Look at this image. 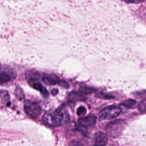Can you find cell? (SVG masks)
Here are the masks:
<instances>
[{
    "mask_svg": "<svg viewBox=\"0 0 146 146\" xmlns=\"http://www.w3.org/2000/svg\"><path fill=\"white\" fill-rule=\"evenodd\" d=\"M57 92H58V90L56 89H54L53 91H52V93L53 94H57Z\"/></svg>",
    "mask_w": 146,
    "mask_h": 146,
    "instance_id": "obj_19",
    "label": "cell"
},
{
    "mask_svg": "<svg viewBox=\"0 0 146 146\" xmlns=\"http://www.w3.org/2000/svg\"><path fill=\"white\" fill-rule=\"evenodd\" d=\"M125 120L119 119L110 122L106 127L107 134L111 137L115 138L120 135L125 126Z\"/></svg>",
    "mask_w": 146,
    "mask_h": 146,
    "instance_id": "obj_2",
    "label": "cell"
},
{
    "mask_svg": "<svg viewBox=\"0 0 146 146\" xmlns=\"http://www.w3.org/2000/svg\"><path fill=\"white\" fill-rule=\"evenodd\" d=\"M28 82H29V85L31 87H32L33 88H34V89H35L36 90H38V91H39L44 97H45V98L48 97L49 94H48V91L39 82V80L36 78L31 77L29 79Z\"/></svg>",
    "mask_w": 146,
    "mask_h": 146,
    "instance_id": "obj_6",
    "label": "cell"
},
{
    "mask_svg": "<svg viewBox=\"0 0 146 146\" xmlns=\"http://www.w3.org/2000/svg\"><path fill=\"white\" fill-rule=\"evenodd\" d=\"M127 3H138L143 2L144 0H121Z\"/></svg>",
    "mask_w": 146,
    "mask_h": 146,
    "instance_id": "obj_18",
    "label": "cell"
},
{
    "mask_svg": "<svg viewBox=\"0 0 146 146\" xmlns=\"http://www.w3.org/2000/svg\"><path fill=\"white\" fill-rule=\"evenodd\" d=\"M14 78V74L9 70L0 68V85L3 84L10 81Z\"/></svg>",
    "mask_w": 146,
    "mask_h": 146,
    "instance_id": "obj_8",
    "label": "cell"
},
{
    "mask_svg": "<svg viewBox=\"0 0 146 146\" xmlns=\"http://www.w3.org/2000/svg\"><path fill=\"white\" fill-rule=\"evenodd\" d=\"M107 135L104 133L99 132L95 133L91 146H105L107 144Z\"/></svg>",
    "mask_w": 146,
    "mask_h": 146,
    "instance_id": "obj_7",
    "label": "cell"
},
{
    "mask_svg": "<svg viewBox=\"0 0 146 146\" xmlns=\"http://www.w3.org/2000/svg\"><path fill=\"white\" fill-rule=\"evenodd\" d=\"M42 81L48 85L59 84L64 87H68V84L63 80H60L58 76L54 75H45L42 77Z\"/></svg>",
    "mask_w": 146,
    "mask_h": 146,
    "instance_id": "obj_5",
    "label": "cell"
},
{
    "mask_svg": "<svg viewBox=\"0 0 146 146\" xmlns=\"http://www.w3.org/2000/svg\"><path fill=\"white\" fill-rule=\"evenodd\" d=\"M138 109L140 112H146V99L142 100L138 105Z\"/></svg>",
    "mask_w": 146,
    "mask_h": 146,
    "instance_id": "obj_13",
    "label": "cell"
},
{
    "mask_svg": "<svg viewBox=\"0 0 146 146\" xmlns=\"http://www.w3.org/2000/svg\"><path fill=\"white\" fill-rule=\"evenodd\" d=\"M0 99L5 102H8L9 100V95L7 92L4 90L0 91Z\"/></svg>",
    "mask_w": 146,
    "mask_h": 146,
    "instance_id": "obj_12",
    "label": "cell"
},
{
    "mask_svg": "<svg viewBox=\"0 0 146 146\" xmlns=\"http://www.w3.org/2000/svg\"><path fill=\"white\" fill-rule=\"evenodd\" d=\"M69 118L67 111L64 107H59L54 111L45 113L43 116L44 124L52 126L58 127L64 124Z\"/></svg>",
    "mask_w": 146,
    "mask_h": 146,
    "instance_id": "obj_1",
    "label": "cell"
},
{
    "mask_svg": "<svg viewBox=\"0 0 146 146\" xmlns=\"http://www.w3.org/2000/svg\"><path fill=\"white\" fill-rule=\"evenodd\" d=\"M79 123L85 127H91L94 126L96 121V117L94 115H90L86 117L80 118L79 119Z\"/></svg>",
    "mask_w": 146,
    "mask_h": 146,
    "instance_id": "obj_9",
    "label": "cell"
},
{
    "mask_svg": "<svg viewBox=\"0 0 146 146\" xmlns=\"http://www.w3.org/2000/svg\"><path fill=\"white\" fill-rule=\"evenodd\" d=\"M121 105L127 108H133L136 105V102L132 99H127L121 103Z\"/></svg>",
    "mask_w": 146,
    "mask_h": 146,
    "instance_id": "obj_11",
    "label": "cell"
},
{
    "mask_svg": "<svg viewBox=\"0 0 146 146\" xmlns=\"http://www.w3.org/2000/svg\"><path fill=\"white\" fill-rule=\"evenodd\" d=\"M97 96L103 98V99H112V98H113V96H112L111 95H108L105 94L104 93H100V94H98Z\"/></svg>",
    "mask_w": 146,
    "mask_h": 146,
    "instance_id": "obj_16",
    "label": "cell"
},
{
    "mask_svg": "<svg viewBox=\"0 0 146 146\" xmlns=\"http://www.w3.org/2000/svg\"><path fill=\"white\" fill-rule=\"evenodd\" d=\"M24 111L30 117L35 119L40 115L41 108L37 103L26 100L24 103Z\"/></svg>",
    "mask_w": 146,
    "mask_h": 146,
    "instance_id": "obj_4",
    "label": "cell"
},
{
    "mask_svg": "<svg viewBox=\"0 0 146 146\" xmlns=\"http://www.w3.org/2000/svg\"><path fill=\"white\" fill-rule=\"evenodd\" d=\"M69 146H83V145H82V144L79 141H76V140H74V141H72L70 143Z\"/></svg>",
    "mask_w": 146,
    "mask_h": 146,
    "instance_id": "obj_17",
    "label": "cell"
},
{
    "mask_svg": "<svg viewBox=\"0 0 146 146\" xmlns=\"http://www.w3.org/2000/svg\"><path fill=\"white\" fill-rule=\"evenodd\" d=\"M121 108L116 106H111L103 108L99 114L100 120H110L120 115Z\"/></svg>",
    "mask_w": 146,
    "mask_h": 146,
    "instance_id": "obj_3",
    "label": "cell"
},
{
    "mask_svg": "<svg viewBox=\"0 0 146 146\" xmlns=\"http://www.w3.org/2000/svg\"><path fill=\"white\" fill-rule=\"evenodd\" d=\"M85 94L79 91H72L69 94L68 99L70 102H76V101H82L86 99Z\"/></svg>",
    "mask_w": 146,
    "mask_h": 146,
    "instance_id": "obj_10",
    "label": "cell"
},
{
    "mask_svg": "<svg viewBox=\"0 0 146 146\" xmlns=\"http://www.w3.org/2000/svg\"><path fill=\"white\" fill-rule=\"evenodd\" d=\"M15 95L19 100H22L24 98L23 92L22 89L19 87H17L15 91Z\"/></svg>",
    "mask_w": 146,
    "mask_h": 146,
    "instance_id": "obj_14",
    "label": "cell"
},
{
    "mask_svg": "<svg viewBox=\"0 0 146 146\" xmlns=\"http://www.w3.org/2000/svg\"><path fill=\"white\" fill-rule=\"evenodd\" d=\"M86 109L84 106L79 107L76 110L77 115L80 116H84L86 114Z\"/></svg>",
    "mask_w": 146,
    "mask_h": 146,
    "instance_id": "obj_15",
    "label": "cell"
}]
</instances>
